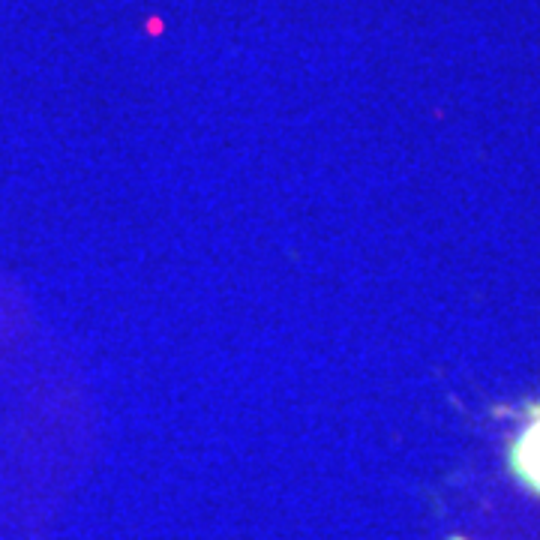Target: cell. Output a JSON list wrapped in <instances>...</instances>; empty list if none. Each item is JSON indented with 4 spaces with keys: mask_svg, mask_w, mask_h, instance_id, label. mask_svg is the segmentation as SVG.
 <instances>
[{
    "mask_svg": "<svg viewBox=\"0 0 540 540\" xmlns=\"http://www.w3.org/2000/svg\"><path fill=\"white\" fill-rule=\"evenodd\" d=\"M513 468L528 486L540 492V408L528 429L520 436V441L513 444Z\"/></svg>",
    "mask_w": 540,
    "mask_h": 540,
    "instance_id": "1",
    "label": "cell"
}]
</instances>
